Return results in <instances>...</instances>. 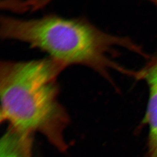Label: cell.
<instances>
[{"label": "cell", "instance_id": "cell-1", "mask_svg": "<svg viewBox=\"0 0 157 157\" xmlns=\"http://www.w3.org/2000/svg\"><path fill=\"white\" fill-rule=\"evenodd\" d=\"M65 68L50 58L1 62L2 120L19 133L29 135L40 131L62 147L61 128L67 115L58 101L57 79Z\"/></svg>", "mask_w": 157, "mask_h": 157}, {"label": "cell", "instance_id": "cell-2", "mask_svg": "<svg viewBox=\"0 0 157 157\" xmlns=\"http://www.w3.org/2000/svg\"><path fill=\"white\" fill-rule=\"evenodd\" d=\"M0 33L4 39L24 42L44 52L66 67L85 66L106 78H109L110 69L122 70L109 57L113 48L130 45L85 18H67L55 14L31 19L1 17Z\"/></svg>", "mask_w": 157, "mask_h": 157}, {"label": "cell", "instance_id": "cell-3", "mask_svg": "<svg viewBox=\"0 0 157 157\" xmlns=\"http://www.w3.org/2000/svg\"><path fill=\"white\" fill-rule=\"evenodd\" d=\"M149 98L143 124L148 127V140L145 157H157V71L147 79Z\"/></svg>", "mask_w": 157, "mask_h": 157}, {"label": "cell", "instance_id": "cell-4", "mask_svg": "<svg viewBox=\"0 0 157 157\" xmlns=\"http://www.w3.org/2000/svg\"><path fill=\"white\" fill-rule=\"evenodd\" d=\"M29 135L19 133L12 129L2 138L0 157H30Z\"/></svg>", "mask_w": 157, "mask_h": 157}]
</instances>
